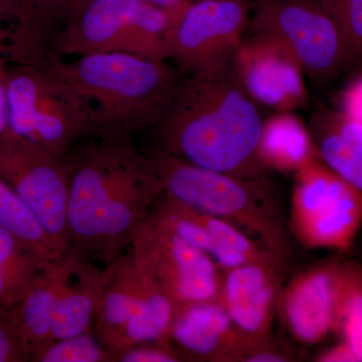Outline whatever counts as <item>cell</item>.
<instances>
[{
  "label": "cell",
  "instance_id": "34",
  "mask_svg": "<svg viewBox=\"0 0 362 362\" xmlns=\"http://www.w3.org/2000/svg\"><path fill=\"white\" fill-rule=\"evenodd\" d=\"M319 361L325 362L359 361L354 350L344 341L326 351L320 356Z\"/></svg>",
  "mask_w": 362,
  "mask_h": 362
},
{
  "label": "cell",
  "instance_id": "31",
  "mask_svg": "<svg viewBox=\"0 0 362 362\" xmlns=\"http://www.w3.org/2000/svg\"><path fill=\"white\" fill-rule=\"evenodd\" d=\"M339 112L349 120L362 125V76L342 93Z\"/></svg>",
  "mask_w": 362,
  "mask_h": 362
},
{
  "label": "cell",
  "instance_id": "20",
  "mask_svg": "<svg viewBox=\"0 0 362 362\" xmlns=\"http://www.w3.org/2000/svg\"><path fill=\"white\" fill-rule=\"evenodd\" d=\"M258 154L269 173H296L305 162L318 156L310 129L289 111L277 112L264 121Z\"/></svg>",
  "mask_w": 362,
  "mask_h": 362
},
{
  "label": "cell",
  "instance_id": "11",
  "mask_svg": "<svg viewBox=\"0 0 362 362\" xmlns=\"http://www.w3.org/2000/svg\"><path fill=\"white\" fill-rule=\"evenodd\" d=\"M136 266L176 306L220 300L221 268L209 255L146 218L130 247Z\"/></svg>",
  "mask_w": 362,
  "mask_h": 362
},
{
  "label": "cell",
  "instance_id": "3",
  "mask_svg": "<svg viewBox=\"0 0 362 362\" xmlns=\"http://www.w3.org/2000/svg\"><path fill=\"white\" fill-rule=\"evenodd\" d=\"M52 66L89 103L90 134L135 133L154 128L173 102L180 71L125 52H99ZM88 136V135H87Z\"/></svg>",
  "mask_w": 362,
  "mask_h": 362
},
{
  "label": "cell",
  "instance_id": "22",
  "mask_svg": "<svg viewBox=\"0 0 362 362\" xmlns=\"http://www.w3.org/2000/svg\"><path fill=\"white\" fill-rule=\"evenodd\" d=\"M137 269L134 305L126 329L124 349L141 343H170L168 331L177 310L163 288Z\"/></svg>",
  "mask_w": 362,
  "mask_h": 362
},
{
  "label": "cell",
  "instance_id": "26",
  "mask_svg": "<svg viewBox=\"0 0 362 362\" xmlns=\"http://www.w3.org/2000/svg\"><path fill=\"white\" fill-rule=\"evenodd\" d=\"M335 331L362 361V267L356 262H342Z\"/></svg>",
  "mask_w": 362,
  "mask_h": 362
},
{
  "label": "cell",
  "instance_id": "19",
  "mask_svg": "<svg viewBox=\"0 0 362 362\" xmlns=\"http://www.w3.org/2000/svg\"><path fill=\"white\" fill-rule=\"evenodd\" d=\"M106 281L93 331L112 351L125 347V334L134 305L138 269L131 252L105 267Z\"/></svg>",
  "mask_w": 362,
  "mask_h": 362
},
{
  "label": "cell",
  "instance_id": "32",
  "mask_svg": "<svg viewBox=\"0 0 362 362\" xmlns=\"http://www.w3.org/2000/svg\"><path fill=\"white\" fill-rule=\"evenodd\" d=\"M21 0H0V56H6L11 26L6 21L13 20L20 8Z\"/></svg>",
  "mask_w": 362,
  "mask_h": 362
},
{
  "label": "cell",
  "instance_id": "16",
  "mask_svg": "<svg viewBox=\"0 0 362 362\" xmlns=\"http://www.w3.org/2000/svg\"><path fill=\"white\" fill-rule=\"evenodd\" d=\"M168 338L190 361H238L244 347L220 300L178 307Z\"/></svg>",
  "mask_w": 362,
  "mask_h": 362
},
{
  "label": "cell",
  "instance_id": "7",
  "mask_svg": "<svg viewBox=\"0 0 362 362\" xmlns=\"http://www.w3.org/2000/svg\"><path fill=\"white\" fill-rule=\"evenodd\" d=\"M251 35L284 45L314 82L330 83L349 65L341 33L315 0H251Z\"/></svg>",
  "mask_w": 362,
  "mask_h": 362
},
{
  "label": "cell",
  "instance_id": "13",
  "mask_svg": "<svg viewBox=\"0 0 362 362\" xmlns=\"http://www.w3.org/2000/svg\"><path fill=\"white\" fill-rule=\"evenodd\" d=\"M223 273L220 301L242 338L243 349L266 342L278 309L284 274L258 264H246Z\"/></svg>",
  "mask_w": 362,
  "mask_h": 362
},
{
  "label": "cell",
  "instance_id": "10",
  "mask_svg": "<svg viewBox=\"0 0 362 362\" xmlns=\"http://www.w3.org/2000/svg\"><path fill=\"white\" fill-rule=\"evenodd\" d=\"M251 11V0L192 2L166 33L168 59L187 75L226 65L244 40Z\"/></svg>",
  "mask_w": 362,
  "mask_h": 362
},
{
  "label": "cell",
  "instance_id": "25",
  "mask_svg": "<svg viewBox=\"0 0 362 362\" xmlns=\"http://www.w3.org/2000/svg\"><path fill=\"white\" fill-rule=\"evenodd\" d=\"M309 129L321 160L362 194V156L333 128L322 108L312 116Z\"/></svg>",
  "mask_w": 362,
  "mask_h": 362
},
{
  "label": "cell",
  "instance_id": "29",
  "mask_svg": "<svg viewBox=\"0 0 362 362\" xmlns=\"http://www.w3.org/2000/svg\"><path fill=\"white\" fill-rule=\"evenodd\" d=\"M180 354L170 343L152 342L132 345L117 354V362H178Z\"/></svg>",
  "mask_w": 362,
  "mask_h": 362
},
{
  "label": "cell",
  "instance_id": "8",
  "mask_svg": "<svg viewBox=\"0 0 362 362\" xmlns=\"http://www.w3.org/2000/svg\"><path fill=\"white\" fill-rule=\"evenodd\" d=\"M362 223V194L315 156L295 173L291 232L311 247L347 250Z\"/></svg>",
  "mask_w": 362,
  "mask_h": 362
},
{
  "label": "cell",
  "instance_id": "2",
  "mask_svg": "<svg viewBox=\"0 0 362 362\" xmlns=\"http://www.w3.org/2000/svg\"><path fill=\"white\" fill-rule=\"evenodd\" d=\"M264 120L232 59L181 78L156 127V149L199 168L247 180L266 178L259 158Z\"/></svg>",
  "mask_w": 362,
  "mask_h": 362
},
{
  "label": "cell",
  "instance_id": "30",
  "mask_svg": "<svg viewBox=\"0 0 362 362\" xmlns=\"http://www.w3.org/2000/svg\"><path fill=\"white\" fill-rule=\"evenodd\" d=\"M0 362H30V354L13 324L0 315Z\"/></svg>",
  "mask_w": 362,
  "mask_h": 362
},
{
  "label": "cell",
  "instance_id": "18",
  "mask_svg": "<svg viewBox=\"0 0 362 362\" xmlns=\"http://www.w3.org/2000/svg\"><path fill=\"white\" fill-rule=\"evenodd\" d=\"M66 254L54 259L42 282L23 301L0 313L18 331L30 362L39 350L52 342L54 315L68 273Z\"/></svg>",
  "mask_w": 362,
  "mask_h": 362
},
{
  "label": "cell",
  "instance_id": "15",
  "mask_svg": "<svg viewBox=\"0 0 362 362\" xmlns=\"http://www.w3.org/2000/svg\"><path fill=\"white\" fill-rule=\"evenodd\" d=\"M90 0H21L11 26L6 58L11 65L49 66L61 33Z\"/></svg>",
  "mask_w": 362,
  "mask_h": 362
},
{
  "label": "cell",
  "instance_id": "33",
  "mask_svg": "<svg viewBox=\"0 0 362 362\" xmlns=\"http://www.w3.org/2000/svg\"><path fill=\"white\" fill-rule=\"evenodd\" d=\"M8 64L6 57L0 56V137L9 128L6 92V71Z\"/></svg>",
  "mask_w": 362,
  "mask_h": 362
},
{
  "label": "cell",
  "instance_id": "14",
  "mask_svg": "<svg viewBox=\"0 0 362 362\" xmlns=\"http://www.w3.org/2000/svg\"><path fill=\"white\" fill-rule=\"evenodd\" d=\"M341 263L331 261L305 272L281 291L278 309L298 341L314 344L335 331Z\"/></svg>",
  "mask_w": 362,
  "mask_h": 362
},
{
  "label": "cell",
  "instance_id": "1",
  "mask_svg": "<svg viewBox=\"0 0 362 362\" xmlns=\"http://www.w3.org/2000/svg\"><path fill=\"white\" fill-rule=\"evenodd\" d=\"M71 247L98 266L130 249L163 182L131 133L85 136L65 157Z\"/></svg>",
  "mask_w": 362,
  "mask_h": 362
},
{
  "label": "cell",
  "instance_id": "21",
  "mask_svg": "<svg viewBox=\"0 0 362 362\" xmlns=\"http://www.w3.org/2000/svg\"><path fill=\"white\" fill-rule=\"evenodd\" d=\"M54 261L0 226V313L23 301L42 282Z\"/></svg>",
  "mask_w": 362,
  "mask_h": 362
},
{
  "label": "cell",
  "instance_id": "12",
  "mask_svg": "<svg viewBox=\"0 0 362 362\" xmlns=\"http://www.w3.org/2000/svg\"><path fill=\"white\" fill-rule=\"evenodd\" d=\"M240 84L258 105L294 112L308 104L304 70L296 57L273 37L252 35L232 58Z\"/></svg>",
  "mask_w": 362,
  "mask_h": 362
},
{
  "label": "cell",
  "instance_id": "23",
  "mask_svg": "<svg viewBox=\"0 0 362 362\" xmlns=\"http://www.w3.org/2000/svg\"><path fill=\"white\" fill-rule=\"evenodd\" d=\"M147 218L201 249L223 272L250 264L244 257L223 246L194 218L189 207L165 192L153 204Z\"/></svg>",
  "mask_w": 362,
  "mask_h": 362
},
{
  "label": "cell",
  "instance_id": "24",
  "mask_svg": "<svg viewBox=\"0 0 362 362\" xmlns=\"http://www.w3.org/2000/svg\"><path fill=\"white\" fill-rule=\"evenodd\" d=\"M0 226L25 243L40 256L49 259H61L66 254L45 230L39 218L21 201L16 192L0 180Z\"/></svg>",
  "mask_w": 362,
  "mask_h": 362
},
{
  "label": "cell",
  "instance_id": "4",
  "mask_svg": "<svg viewBox=\"0 0 362 362\" xmlns=\"http://www.w3.org/2000/svg\"><path fill=\"white\" fill-rule=\"evenodd\" d=\"M149 157L166 194L185 206L230 221L287 268L292 259L290 228L267 177L247 180L209 170L158 149Z\"/></svg>",
  "mask_w": 362,
  "mask_h": 362
},
{
  "label": "cell",
  "instance_id": "5",
  "mask_svg": "<svg viewBox=\"0 0 362 362\" xmlns=\"http://www.w3.org/2000/svg\"><path fill=\"white\" fill-rule=\"evenodd\" d=\"M192 2L161 6L146 0H90L57 39L49 66L68 57L99 52L166 61V33Z\"/></svg>",
  "mask_w": 362,
  "mask_h": 362
},
{
  "label": "cell",
  "instance_id": "27",
  "mask_svg": "<svg viewBox=\"0 0 362 362\" xmlns=\"http://www.w3.org/2000/svg\"><path fill=\"white\" fill-rule=\"evenodd\" d=\"M32 362H117V354L89 331L49 343L33 356Z\"/></svg>",
  "mask_w": 362,
  "mask_h": 362
},
{
  "label": "cell",
  "instance_id": "9",
  "mask_svg": "<svg viewBox=\"0 0 362 362\" xmlns=\"http://www.w3.org/2000/svg\"><path fill=\"white\" fill-rule=\"evenodd\" d=\"M0 180L13 188L52 239L70 251L69 166L65 158L52 156L8 128L0 137Z\"/></svg>",
  "mask_w": 362,
  "mask_h": 362
},
{
  "label": "cell",
  "instance_id": "17",
  "mask_svg": "<svg viewBox=\"0 0 362 362\" xmlns=\"http://www.w3.org/2000/svg\"><path fill=\"white\" fill-rule=\"evenodd\" d=\"M66 257L68 273L54 315L52 342L93 331L106 281L105 267L96 265L73 249Z\"/></svg>",
  "mask_w": 362,
  "mask_h": 362
},
{
  "label": "cell",
  "instance_id": "28",
  "mask_svg": "<svg viewBox=\"0 0 362 362\" xmlns=\"http://www.w3.org/2000/svg\"><path fill=\"white\" fill-rule=\"evenodd\" d=\"M341 33L350 63L362 59V0H315Z\"/></svg>",
  "mask_w": 362,
  "mask_h": 362
},
{
  "label": "cell",
  "instance_id": "6",
  "mask_svg": "<svg viewBox=\"0 0 362 362\" xmlns=\"http://www.w3.org/2000/svg\"><path fill=\"white\" fill-rule=\"evenodd\" d=\"M9 129L64 158L92 130L89 103L52 66L8 64Z\"/></svg>",
  "mask_w": 362,
  "mask_h": 362
}]
</instances>
